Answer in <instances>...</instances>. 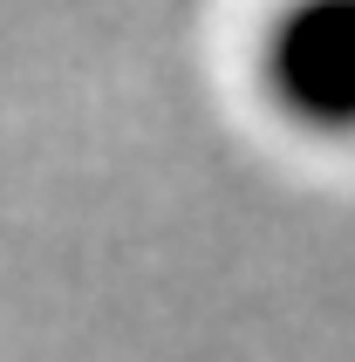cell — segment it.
Masks as SVG:
<instances>
[{
  "instance_id": "1",
  "label": "cell",
  "mask_w": 355,
  "mask_h": 362,
  "mask_svg": "<svg viewBox=\"0 0 355 362\" xmlns=\"http://www.w3.org/2000/svg\"><path fill=\"white\" fill-rule=\"evenodd\" d=\"M260 89L308 137H355V0L280 14L260 41Z\"/></svg>"
}]
</instances>
